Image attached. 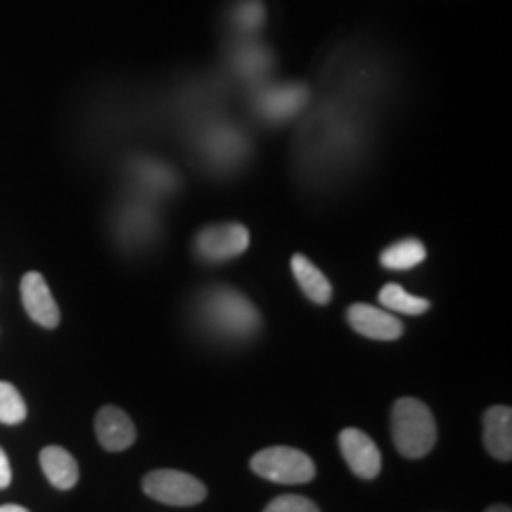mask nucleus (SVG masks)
<instances>
[{
    "mask_svg": "<svg viewBox=\"0 0 512 512\" xmlns=\"http://www.w3.org/2000/svg\"><path fill=\"white\" fill-rule=\"evenodd\" d=\"M292 273L294 278H297L299 287H302L306 297L311 299L313 304H330L332 299V285L330 280L325 278L323 271L313 264L311 259H306L304 254H294L292 256Z\"/></svg>",
    "mask_w": 512,
    "mask_h": 512,
    "instance_id": "obj_14",
    "label": "nucleus"
},
{
    "mask_svg": "<svg viewBox=\"0 0 512 512\" xmlns=\"http://www.w3.org/2000/svg\"><path fill=\"white\" fill-rule=\"evenodd\" d=\"M22 304L29 318L41 328L53 330L60 325V309H57L53 292H50L46 278L41 273L29 271L22 278Z\"/></svg>",
    "mask_w": 512,
    "mask_h": 512,
    "instance_id": "obj_8",
    "label": "nucleus"
},
{
    "mask_svg": "<svg viewBox=\"0 0 512 512\" xmlns=\"http://www.w3.org/2000/svg\"><path fill=\"white\" fill-rule=\"evenodd\" d=\"M27 418V403L17 392L15 384L0 382V422L3 425H19Z\"/></svg>",
    "mask_w": 512,
    "mask_h": 512,
    "instance_id": "obj_18",
    "label": "nucleus"
},
{
    "mask_svg": "<svg viewBox=\"0 0 512 512\" xmlns=\"http://www.w3.org/2000/svg\"><path fill=\"white\" fill-rule=\"evenodd\" d=\"M309 100V88L302 83H283V86H268L256 95L254 107L268 121H285L297 114Z\"/></svg>",
    "mask_w": 512,
    "mask_h": 512,
    "instance_id": "obj_7",
    "label": "nucleus"
},
{
    "mask_svg": "<svg viewBox=\"0 0 512 512\" xmlns=\"http://www.w3.org/2000/svg\"><path fill=\"white\" fill-rule=\"evenodd\" d=\"M202 320L216 335L228 339H245L259 330V313L245 294L230 290V287H216L202 297L200 306Z\"/></svg>",
    "mask_w": 512,
    "mask_h": 512,
    "instance_id": "obj_1",
    "label": "nucleus"
},
{
    "mask_svg": "<svg viewBox=\"0 0 512 512\" xmlns=\"http://www.w3.org/2000/svg\"><path fill=\"white\" fill-rule=\"evenodd\" d=\"M242 41H238L230 50V62H233L235 74L242 76V79L254 81L261 79L268 69L273 67V57L264 46L254 41L252 36H240Z\"/></svg>",
    "mask_w": 512,
    "mask_h": 512,
    "instance_id": "obj_12",
    "label": "nucleus"
},
{
    "mask_svg": "<svg viewBox=\"0 0 512 512\" xmlns=\"http://www.w3.org/2000/svg\"><path fill=\"white\" fill-rule=\"evenodd\" d=\"M261 479L275 484H306L316 477V465L304 451L292 446H271L249 460Z\"/></svg>",
    "mask_w": 512,
    "mask_h": 512,
    "instance_id": "obj_3",
    "label": "nucleus"
},
{
    "mask_svg": "<svg viewBox=\"0 0 512 512\" xmlns=\"http://www.w3.org/2000/svg\"><path fill=\"white\" fill-rule=\"evenodd\" d=\"M339 451L347 460L349 470L361 479H375L382 470V453L366 432L347 427L339 434Z\"/></svg>",
    "mask_w": 512,
    "mask_h": 512,
    "instance_id": "obj_6",
    "label": "nucleus"
},
{
    "mask_svg": "<svg viewBox=\"0 0 512 512\" xmlns=\"http://www.w3.org/2000/svg\"><path fill=\"white\" fill-rule=\"evenodd\" d=\"M0 512H29L27 508H22V505H0Z\"/></svg>",
    "mask_w": 512,
    "mask_h": 512,
    "instance_id": "obj_22",
    "label": "nucleus"
},
{
    "mask_svg": "<svg viewBox=\"0 0 512 512\" xmlns=\"http://www.w3.org/2000/svg\"><path fill=\"white\" fill-rule=\"evenodd\" d=\"M41 470L48 482L60 491L74 489L79 482V463L72 453L62 446H46L41 451Z\"/></svg>",
    "mask_w": 512,
    "mask_h": 512,
    "instance_id": "obj_13",
    "label": "nucleus"
},
{
    "mask_svg": "<svg viewBox=\"0 0 512 512\" xmlns=\"http://www.w3.org/2000/svg\"><path fill=\"white\" fill-rule=\"evenodd\" d=\"M143 491L157 503L188 508L207 498V489L197 477L178 470H155L143 479Z\"/></svg>",
    "mask_w": 512,
    "mask_h": 512,
    "instance_id": "obj_4",
    "label": "nucleus"
},
{
    "mask_svg": "<svg viewBox=\"0 0 512 512\" xmlns=\"http://www.w3.org/2000/svg\"><path fill=\"white\" fill-rule=\"evenodd\" d=\"M349 325L358 335L380 342H392L403 335V323L387 309H375L370 304H354L347 311Z\"/></svg>",
    "mask_w": 512,
    "mask_h": 512,
    "instance_id": "obj_9",
    "label": "nucleus"
},
{
    "mask_svg": "<svg viewBox=\"0 0 512 512\" xmlns=\"http://www.w3.org/2000/svg\"><path fill=\"white\" fill-rule=\"evenodd\" d=\"M10 482H12V467H10L8 453L0 448V489H8Z\"/></svg>",
    "mask_w": 512,
    "mask_h": 512,
    "instance_id": "obj_21",
    "label": "nucleus"
},
{
    "mask_svg": "<svg viewBox=\"0 0 512 512\" xmlns=\"http://www.w3.org/2000/svg\"><path fill=\"white\" fill-rule=\"evenodd\" d=\"M484 446L496 460L512 458V411L510 406H491L484 413Z\"/></svg>",
    "mask_w": 512,
    "mask_h": 512,
    "instance_id": "obj_11",
    "label": "nucleus"
},
{
    "mask_svg": "<svg viewBox=\"0 0 512 512\" xmlns=\"http://www.w3.org/2000/svg\"><path fill=\"white\" fill-rule=\"evenodd\" d=\"M380 304L387 311L396 313H408V316H420V313L430 311V302L422 297H415L408 290H403L401 285H384L380 290Z\"/></svg>",
    "mask_w": 512,
    "mask_h": 512,
    "instance_id": "obj_16",
    "label": "nucleus"
},
{
    "mask_svg": "<svg viewBox=\"0 0 512 512\" xmlns=\"http://www.w3.org/2000/svg\"><path fill=\"white\" fill-rule=\"evenodd\" d=\"M95 434L105 451H126L136 441V425L117 406H102L95 415Z\"/></svg>",
    "mask_w": 512,
    "mask_h": 512,
    "instance_id": "obj_10",
    "label": "nucleus"
},
{
    "mask_svg": "<svg viewBox=\"0 0 512 512\" xmlns=\"http://www.w3.org/2000/svg\"><path fill=\"white\" fill-rule=\"evenodd\" d=\"M392 437L401 456L418 460L437 444V422L427 403L403 396L392 408Z\"/></svg>",
    "mask_w": 512,
    "mask_h": 512,
    "instance_id": "obj_2",
    "label": "nucleus"
},
{
    "mask_svg": "<svg viewBox=\"0 0 512 512\" xmlns=\"http://www.w3.org/2000/svg\"><path fill=\"white\" fill-rule=\"evenodd\" d=\"M427 249L420 240L408 238V240H399L394 242L392 247H387L380 254V264L389 271H408V268L418 266L425 261Z\"/></svg>",
    "mask_w": 512,
    "mask_h": 512,
    "instance_id": "obj_15",
    "label": "nucleus"
},
{
    "mask_svg": "<svg viewBox=\"0 0 512 512\" xmlns=\"http://www.w3.org/2000/svg\"><path fill=\"white\" fill-rule=\"evenodd\" d=\"M230 22L240 36H254L266 22L264 3L261 0H238L230 10Z\"/></svg>",
    "mask_w": 512,
    "mask_h": 512,
    "instance_id": "obj_17",
    "label": "nucleus"
},
{
    "mask_svg": "<svg viewBox=\"0 0 512 512\" xmlns=\"http://www.w3.org/2000/svg\"><path fill=\"white\" fill-rule=\"evenodd\" d=\"M486 512H512V510L508 508V505H491V508Z\"/></svg>",
    "mask_w": 512,
    "mask_h": 512,
    "instance_id": "obj_23",
    "label": "nucleus"
},
{
    "mask_svg": "<svg viewBox=\"0 0 512 512\" xmlns=\"http://www.w3.org/2000/svg\"><path fill=\"white\" fill-rule=\"evenodd\" d=\"M264 512H320L318 505L306 496H278L266 505Z\"/></svg>",
    "mask_w": 512,
    "mask_h": 512,
    "instance_id": "obj_20",
    "label": "nucleus"
},
{
    "mask_svg": "<svg viewBox=\"0 0 512 512\" xmlns=\"http://www.w3.org/2000/svg\"><path fill=\"white\" fill-rule=\"evenodd\" d=\"M136 176L140 185H147L150 190H169L176 185V176L166 169L164 164L157 162H147V159H138L136 164Z\"/></svg>",
    "mask_w": 512,
    "mask_h": 512,
    "instance_id": "obj_19",
    "label": "nucleus"
},
{
    "mask_svg": "<svg viewBox=\"0 0 512 512\" xmlns=\"http://www.w3.org/2000/svg\"><path fill=\"white\" fill-rule=\"evenodd\" d=\"M249 247V230L240 223H221V226H209L197 233L195 249L200 259L211 261H228L240 256Z\"/></svg>",
    "mask_w": 512,
    "mask_h": 512,
    "instance_id": "obj_5",
    "label": "nucleus"
}]
</instances>
